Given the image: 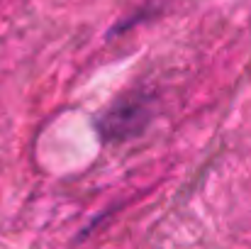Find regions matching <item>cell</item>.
I'll list each match as a JSON object with an SVG mask.
<instances>
[{"label": "cell", "mask_w": 251, "mask_h": 249, "mask_svg": "<svg viewBox=\"0 0 251 249\" xmlns=\"http://www.w3.org/2000/svg\"><path fill=\"white\" fill-rule=\"evenodd\" d=\"M156 117V95L149 90H125L110 100L95 117L93 127L105 144H122L142 137Z\"/></svg>", "instance_id": "1"}]
</instances>
